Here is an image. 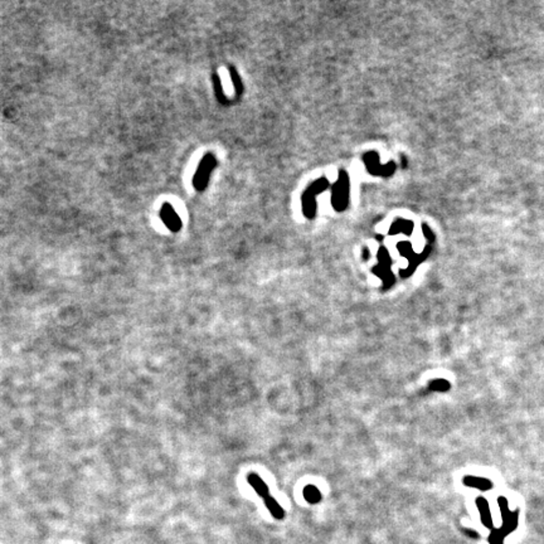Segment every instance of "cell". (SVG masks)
Listing matches in <instances>:
<instances>
[{
    "instance_id": "ba28073f",
    "label": "cell",
    "mask_w": 544,
    "mask_h": 544,
    "mask_svg": "<svg viewBox=\"0 0 544 544\" xmlns=\"http://www.w3.org/2000/svg\"><path fill=\"white\" fill-rule=\"evenodd\" d=\"M212 83H213V90H214V95L215 97H217L218 102L222 103V105H230V100H228V97H227L226 94H224L221 77L218 76L217 73H213Z\"/></svg>"
},
{
    "instance_id": "7a4b0ae2",
    "label": "cell",
    "mask_w": 544,
    "mask_h": 544,
    "mask_svg": "<svg viewBox=\"0 0 544 544\" xmlns=\"http://www.w3.org/2000/svg\"><path fill=\"white\" fill-rule=\"evenodd\" d=\"M217 164V159H215V156L212 153L206 154L203 156V159L200 160L197 171L194 174V178H193V186H194V188L198 191H203L207 188L209 177H211L212 171L215 169Z\"/></svg>"
},
{
    "instance_id": "8992f818",
    "label": "cell",
    "mask_w": 544,
    "mask_h": 544,
    "mask_svg": "<svg viewBox=\"0 0 544 544\" xmlns=\"http://www.w3.org/2000/svg\"><path fill=\"white\" fill-rule=\"evenodd\" d=\"M247 480L248 482H250V485L255 489V491H256L257 494H259L262 499H265L266 497L270 495V491H268L267 485H266L265 481H263L259 475H256V473H250Z\"/></svg>"
},
{
    "instance_id": "4fadbf2b",
    "label": "cell",
    "mask_w": 544,
    "mask_h": 544,
    "mask_svg": "<svg viewBox=\"0 0 544 544\" xmlns=\"http://www.w3.org/2000/svg\"><path fill=\"white\" fill-rule=\"evenodd\" d=\"M504 542V533L500 530H494L490 535V543L491 544H503Z\"/></svg>"
},
{
    "instance_id": "6da1fadb",
    "label": "cell",
    "mask_w": 544,
    "mask_h": 544,
    "mask_svg": "<svg viewBox=\"0 0 544 544\" xmlns=\"http://www.w3.org/2000/svg\"><path fill=\"white\" fill-rule=\"evenodd\" d=\"M329 187V182L327 178H320V179L315 180L312 184H310L306 190L304 191L303 197H301V206H303V213L306 218L315 217L316 213V195L320 194L321 191H324L325 189Z\"/></svg>"
},
{
    "instance_id": "5bb4252c",
    "label": "cell",
    "mask_w": 544,
    "mask_h": 544,
    "mask_svg": "<svg viewBox=\"0 0 544 544\" xmlns=\"http://www.w3.org/2000/svg\"><path fill=\"white\" fill-rule=\"evenodd\" d=\"M449 383L446 382V380H435V382H431V388L432 389H436V391H446V389H449Z\"/></svg>"
},
{
    "instance_id": "5b68a950",
    "label": "cell",
    "mask_w": 544,
    "mask_h": 544,
    "mask_svg": "<svg viewBox=\"0 0 544 544\" xmlns=\"http://www.w3.org/2000/svg\"><path fill=\"white\" fill-rule=\"evenodd\" d=\"M499 505H500V510H501V514H503V520H504L503 533L504 535H505V533L512 532V530H514L515 528H517L518 513L509 512L508 501H506L505 497H499Z\"/></svg>"
},
{
    "instance_id": "8fae6325",
    "label": "cell",
    "mask_w": 544,
    "mask_h": 544,
    "mask_svg": "<svg viewBox=\"0 0 544 544\" xmlns=\"http://www.w3.org/2000/svg\"><path fill=\"white\" fill-rule=\"evenodd\" d=\"M228 72H230L231 80H232L233 86H235L236 96H237V97H239V96L243 94V83H242L241 76H239L238 71H237V70H236V67H233V66H228Z\"/></svg>"
},
{
    "instance_id": "30bf717a",
    "label": "cell",
    "mask_w": 544,
    "mask_h": 544,
    "mask_svg": "<svg viewBox=\"0 0 544 544\" xmlns=\"http://www.w3.org/2000/svg\"><path fill=\"white\" fill-rule=\"evenodd\" d=\"M476 503H477V508H479L480 510V514H481L482 523L485 524V526H489V528H490L491 524H493V520H491L490 509H489L488 501H486L484 497H479V499L476 500Z\"/></svg>"
},
{
    "instance_id": "7c38bea8",
    "label": "cell",
    "mask_w": 544,
    "mask_h": 544,
    "mask_svg": "<svg viewBox=\"0 0 544 544\" xmlns=\"http://www.w3.org/2000/svg\"><path fill=\"white\" fill-rule=\"evenodd\" d=\"M304 497H305L306 501H309L310 504H316L321 500V494L320 491L315 488V486L309 485L304 489Z\"/></svg>"
},
{
    "instance_id": "277c9868",
    "label": "cell",
    "mask_w": 544,
    "mask_h": 544,
    "mask_svg": "<svg viewBox=\"0 0 544 544\" xmlns=\"http://www.w3.org/2000/svg\"><path fill=\"white\" fill-rule=\"evenodd\" d=\"M160 218H162L163 223L165 224V227L168 228L171 232H179L182 230L183 223L180 217L178 215V213L175 212L174 207L170 203H164L160 208Z\"/></svg>"
},
{
    "instance_id": "52a82bcc",
    "label": "cell",
    "mask_w": 544,
    "mask_h": 544,
    "mask_svg": "<svg viewBox=\"0 0 544 544\" xmlns=\"http://www.w3.org/2000/svg\"><path fill=\"white\" fill-rule=\"evenodd\" d=\"M263 500H265L266 508L268 509V512L272 514V517H274L275 519H284V518H285V510L283 509V506L277 503V500L275 499L274 497L268 495V497H266Z\"/></svg>"
},
{
    "instance_id": "9c48e42d",
    "label": "cell",
    "mask_w": 544,
    "mask_h": 544,
    "mask_svg": "<svg viewBox=\"0 0 544 544\" xmlns=\"http://www.w3.org/2000/svg\"><path fill=\"white\" fill-rule=\"evenodd\" d=\"M464 484L465 485L471 486V488L479 489V490H489V489L493 488V484H491L490 480L476 476H466L464 479Z\"/></svg>"
},
{
    "instance_id": "3957f363",
    "label": "cell",
    "mask_w": 544,
    "mask_h": 544,
    "mask_svg": "<svg viewBox=\"0 0 544 544\" xmlns=\"http://www.w3.org/2000/svg\"><path fill=\"white\" fill-rule=\"evenodd\" d=\"M331 203L336 211H341L347 207L348 203V190H349V183L348 177L344 171H341L339 175L338 182L332 186Z\"/></svg>"
}]
</instances>
